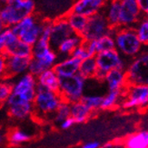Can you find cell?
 <instances>
[{
  "label": "cell",
  "mask_w": 148,
  "mask_h": 148,
  "mask_svg": "<svg viewBox=\"0 0 148 148\" xmlns=\"http://www.w3.org/2000/svg\"><path fill=\"white\" fill-rule=\"evenodd\" d=\"M63 101L58 92L37 86L33 101V117L42 122L52 121L56 109Z\"/></svg>",
  "instance_id": "6da1fadb"
},
{
  "label": "cell",
  "mask_w": 148,
  "mask_h": 148,
  "mask_svg": "<svg viewBox=\"0 0 148 148\" xmlns=\"http://www.w3.org/2000/svg\"><path fill=\"white\" fill-rule=\"evenodd\" d=\"M36 8L34 0H5L0 5V20L5 27H11L23 18L34 15Z\"/></svg>",
  "instance_id": "7a4b0ae2"
},
{
  "label": "cell",
  "mask_w": 148,
  "mask_h": 148,
  "mask_svg": "<svg viewBox=\"0 0 148 148\" xmlns=\"http://www.w3.org/2000/svg\"><path fill=\"white\" fill-rule=\"evenodd\" d=\"M113 36L115 50L128 61L144 51L145 46L138 39L134 27L114 28Z\"/></svg>",
  "instance_id": "3957f363"
},
{
  "label": "cell",
  "mask_w": 148,
  "mask_h": 148,
  "mask_svg": "<svg viewBox=\"0 0 148 148\" xmlns=\"http://www.w3.org/2000/svg\"><path fill=\"white\" fill-rule=\"evenodd\" d=\"M95 58L96 65H97V73H96L95 78L101 82L104 81L106 73L109 71L114 69L125 70L127 64L129 62L122 56L115 49L99 53L95 56Z\"/></svg>",
  "instance_id": "277c9868"
},
{
  "label": "cell",
  "mask_w": 148,
  "mask_h": 148,
  "mask_svg": "<svg viewBox=\"0 0 148 148\" xmlns=\"http://www.w3.org/2000/svg\"><path fill=\"white\" fill-rule=\"evenodd\" d=\"M86 81L80 75L59 78L58 93L64 101L69 104L78 102L85 95Z\"/></svg>",
  "instance_id": "5b68a950"
},
{
  "label": "cell",
  "mask_w": 148,
  "mask_h": 148,
  "mask_svg": "<svg viewBox=\"0 0 148 148\" xmlns=\"http://www.w3.org/2000/svg\"><path fill=\"white\" fill-rule=\"evenodd\" d=\"M128 86L148 84V54L144 50L131 59L125 68Z\"/></svg>",
  "instance_id": "8992f818"
},
{
  "label": "cell",
  "mask_w": 148,
  "mask_h": 148,
  "mask_svg": "<svg viewBox=\"0 0 148 148\" xmlns=\"http://www.w3.org/2000/svg\"><path fill=\"white\" fill-rule=\"evenodd\" d=\"M148 104V86L134 85L128 86L124 93V97L121 102L122 108L125 110H145Z\"/></svg>",
  "instance_id": "52a82bcc"
},
{
  "label": "cell",
  "mask_w": 148,
  "mask_h": 148,
  "mask_svg": "<svg viewBox=\"0 0 148 148\" xmlns=\"http://www.w3.org/2000/svg\"><path fill=\"white\" fill-rule=\"evenodd\" d=\"M114 29V28H112L109 25L104 14L100 12L88 17L86 27L81 36L85 42L94 41L106 35L113 33Z\"/></svg>",
  "instance_id": "ba28073f"
},
{
  "label": "cell",
  "mask_w": 148,
  "mask_h": 148,
  "mask_svg": "<svg viewBox=\"0 0 148 148\" xmlns=\"http://www.w3.org/2000/svg\"><path fill=\"white\" fill-rule=\"evenodd\" d=\"M37 88L36 77L29 73H25L17 77L12 83L11 94L23 101L33 103Z\"/></svg>",
  "instance_id": "9c48e42d"
},
{
  "label": "cell",
  "mask_w": 148,
  "mask_h": 148,
  "mask_svg": "<svg viewBox=\"0 0 148 148\" xmlns=\"http://www.w3.org/2000/svg\"><path fill=\"white\" fill-rule=\"evenodd\" d=\"M120 1V27H134L145 16L141 12L136 0H119ZM146 16V15H145Z\"/></svg>",
  "instance_id": "30bf717a"
},
{
  "label": "cell",
  "mask_w": 148,
  "mask_h": 148,
  "mask_svg": "<svg viewBox=\"0 0 148 148\" xmlns=\"http://www.w3.org/2000/svg\"><path fill=\"white\" fill-rule=\"evenodd\" d=\"M9 116L16 120H25L33 116V103L23 101L14 95H10L5 103Z\"/></svg>",
  "instance_id": "8fae6325"
},
{
  "label": "cell",
  "mask_w": 148,
  "mask_h": 148,
  "mask_svg": "<svg viewBox=\"0 0 148 148\" xmlns=\"http://www.w3.org/2000/svg\"><path fill=\"white\" fill-rule=\"evenodd\" d=\"M74 33L70 28L65 16L57 17L52 20V27L49 36V45L50 47L56 50L59 45L66 40L67 37L72 36Z\"/></svg>",
  "instance_id": "7c38bea8"
},
{
  "label": "cell",
  "mask_w": 148,
  "mask_h": 148,
  "mask_svg": "<svg viewBox=\"0 0 148 148\" xmlns=\"http://www.w3.org/2000/svg\"><path fill=\"white\" fill-rule=\"evenodd\" d=\"M107 0H74L70 12L90 17L104 9Z\"/></svg>",
  "instance_id": "4fadbf2b"
},
{
  "label": "cell",
  "mask_w": 148,
  "mask_h": 148,
  "mask_svg": "<svg viewBox=\"0 0 148 148\" xmlns=\"http://www.w3.org/2000/svg\"><path fill=\"white\" fill-rule=\"evenodd\" d=\"M80 63L81 61L79 59L70 56L59 59L53 69L59 78H65L78 74Z\"/></svg>",
  "instance_id": "5bb4252c"
},
{
  "label": "cell",
  "mask_w": 148,
  "mask_h": 148,
  "mask_svg": "<svg viewBox=\"0 0 148 148\" xmlns=\"http://www.w3.org/2000/svg\"><path fill=\"white\" fill-rule=\"evenodd\" d=\"M6 57V73L5 79L18 77L28 71V66L31 58L18 56H5Z\"/></svg>",
  "instance_id": "9a60e30c"
},
{
  "label": "cell",
  "mask_w": 148,
  "mask_h": 148,
  "mask_svg": "<svg viewBox=\"0 0 148 148\" xmlns=\"http://www.w3.org/2000/svg\"><path fill=\"white\" fill-rule=\"evenodd\" d=\"M107 86L108 91L117 90V91H124L128 86L125 70L114 69L106 73L104 81Z\"/></svg>",
  "instance_id": "2e32d148"
},
{
  "label": "cell",
  "mask_w": 148,
  "mask_h": 148,
  "mask_svg": "<svg viewBox=\"0 0 148 148\" xmlns=\"http://www.w3.org/2000/svg\"><path fill=\"white\" fill-rule=\"evenodd\" d=\"M83 42L84 39L79 35L73 34L72 36L67 37L66 40H64L59 45V47L56 50L57 56H58V60L70 56L74 52V50L77 47H79L81 44H83Z\"/></svg>",
  "instance_id": "e0dca14e"
},
{
  "label": "cell",
  "mask_w": 148,
  "mask_h": 148,
  "mask_svg": "<svg viewBox=\"0 0 148 148\" xmlns=\"http://www.w3.org/2000/svg\"><path fill=\"white\" fill-rule=\"evenodd\" d=\"M37 86L51 90V91L58 92L59 77L57 76L53 68L47 69L41 73L36 77Z\"/></svg>",
  "instance_id": "ac0fdd59"
},
{
  "label": "cell",
  "mask_w": 148,
  "mask_h": 148,
  "mask_svg": "<svg viewBox=\"0 0 148 148\" xmlns=\"http://www.w3.org/2000/svg\"><path fill=\"white\" fill-rule=\"evenodd\" d=\"M102 13L104 14L109 25L112 28L119 27V16H120L119 0H107Z\"/></svg>",
  "instance_id": "d6986e66"
},
{
  "label": "cell",
  "mask_w": 148,
  "mask_h": 148,
  "mask_svg": "<svg viewBox=\"0 0 148 148\" xmlns=\"http://www.w3.org/2000/svg\"><path fill=\"white\" fill-rule=\"evenodd\" d=\"M70 105V117L74 120L75 124L85 123L94 114L81 100Z\"/></svg>",
  "instance_id": "ffe728a7"
},
{
  "label": "cell",
  "mask_w": 148,
  "mask_h": 148,
  "mask_svg": "<svg viewBox=\"0 0 148 148\" xmlns=\"http://www.w3.org/2000/svg\"><path fill=\"white\" fill-rule=\"evenodd\" d=\"M5 56H18L25 58H32V47L22 42L20 39L8 47L3 52Z\"/></svg>",
  "instance_id": "44dd1931"
},
{
  "label": "cell",
  "mask_w": 148,
  "mask_h": 148,
  "mask_svg": "<svg viewBox=\"0 0 148 148\" xmlns=\"http://www.w3.org/2000/svg\"><path fill=\"white\" fill-rule=\"evenodd\" d=\"M125 148H147L148 146V132L146 130H139L127 136L123 139Z\"/></svg>",
  "instance_id": "7402d4cb"
},
{
  "label": "cell",
  "mask_w": 148,
  "mask_h": 148,
  "mask_svg": "<svg viewBox=\"0 0 148 148\" xmlns=\"http://www.w3.org/2000/svg\"><path fill=\"white\" fill-rule=\"evenodd\" d=\"M64 16H65L70 28L73 31V33L82 36L83 32L85 31V28L86 27L88 18L82 15L76 14V13L70 12V11H68Z\"/></svg>",
  "instance_id": "603a6c76"
},
{
  "label": "cell",
  "mask_w": 148,
  "mask_h": 148,
  "mask_svg": "<svg viewBox=\"0 0 148 148\" xmlns=\"http://www.w3.org/2000/svg\"><path fill=\"white\" fill-rule=\"evenodd\" d=\"M32 138V133L23 128H14L6 136V141L11 146H19L29 142Z\"/></svg>",
  "instance_id": "cb8c5ba5"
},
{
  "label": "cell",
  "mask_w": 148,
  "mask_h": 148,
  "mask_svg": "<svg viewBox=\"0 0 148 148\" xmlns=\"http://www.w3.org/2000/svg\"><path fill=\"white\" fill-rule=\"evenodd\" d=\"M124 91H117V90H112L108 91L106 95H103L101 110H111L121 105V102L124 97Z\"/></svg>",
  "instance_id": "d4e9b609"
},
{
  "label": "cell",
  "mask_w": 148,
  "mask_h": 148,
  "mask_svg": "<svg viewBox=\"0 0 148 148\" xmlns=\"http://www.w3.org/2000/svg\"><path fill=\"white\" fill-rule=\"evenodd\" d=\"M44 21L45 19L44 18H40L37 20V22L31 27L27 31H25V33L19 37L22 42L25 43L29 45V46H34L36 44V42L39 39V37L41 36V32L43 29V25H44Z\"/></svg>",
  "instance_id": "484cf974"
},
{
  "label": "cell",
  "mask_w": 148,
  "mask_h": 148,
  "mask_svg": "<svg viewBox=\"0 0 148 148\" xmlns=\"http://www.w3.org/2000/svg\"><path fill=\"white\" fill-rule=\"evenodd\" d=\"M97 73V65H96L95 56L88 57V58L81 61L78 75L84 77L86 80L95 79Z\"/></svg>",
  "instance_id": "4316f807"
},
{
  "label": "cell",
  "mask_w": 148,
  "mask_h": 148,
  "mask_svg": "<svg viewBox=\"0 0 148 148\" xmlns=\"http://www.w3.org/2000/svg\"><path fill=\"white\" fill-rule=\"evenodd\" d=\"M33 58H36L39 62L44 70L46 71L47 69L54 68L55 65L58 61V56H57L56 50L52 48H48L47 50L44 51L43 53L33 57Z\"/></svg>",
  "instance_id": "83f0119b"
},
{
  "label": "cell",
  "mask_w": 148,
  "mask_h": 148,
  "mask_svg": "<svg viewBox=\"0 0 148 148\" xmlns=\"http://www.w3.org/2000/svg\"><path fill=\"white\" fill-rule=\"evenodd\" d=\"M38 19H39V16L37 15L36 14L31 15V16H28L27 17L23 18L21 21H19L18 23L13 25V27H11L10 28L13 33L19 38L25 31H27L31 27H33L37 22Z\"/></svg>",
  "instance_id": "f1b7e54d"
},
{
  "label": "cell",
  "mask_w": 148,
  "mask_h": 148,
  "mask_svg": "<svg viewBox=\"0 0 148 148\" xmlns=\"http://www.w3.org/2000/svg\"><path fill=\"white\" fill-rule=\"evenodd\" d=\"M113 33H114V32H113ZM113 33L106 35L104 36L98 38V39L94 40L96 55L99 54V53L106 52V51H110V50L115 49Z\"/></svg>",
  "instance_id": "f546056e"
},
{
  "label": "cell",
  "mask_w": 148,
  "mask_h": 148,
  "mask_svg": "<svg viewBox=\"0 0 148 148\" xmlns=\"http://www.w3.org/2000/svg\"><path fill=\"white\" fill-rule=\"evenodd\" d=\"M134 29L143 46H146L148 44V19L145 15L136 23Z\"/></svg>",
  "instance_id": "4dcf8cb0"
},
{
  "label": "cell",
  "mask_w": 148,
  "mask_h": 148,
  "mask_svg": "<svg viewBox=\"0 0 148 148\" xmlns=\"http://www.w3.org/2000/svg\"><path fill=\"white\" fill-rule=\"evenodd\" d=\"M103 95L97 94H89L84 95L81 101L85 104L93 113L100 110L101 104H102Z\"/></svg>",
  "instance_id": "1f68e13d"
},
{
  "label": "cell",
  "mask_w": 148,
  "mask_h": 148,
  "mask_svg": "<svg viewBox=\"0 0 148 148\" xmlns=\"http://www.w3.org/2000/svg\"><path fill=\"white\" fill-rule=\"evenodd\" d=\"M70 106L71 105L66 101H63L61 103L58 108L56 109V111L52 119V121L56 125H58L62 121L70 117Z\"/></svg>",
  "instance_id": "d6a6232c"
},
{
  "label": "cell",
  "mask_w": 148,
  "mask_h": 148,
  "mask_svg": "<svg viewBox=\"0 0 148 148\" xmlns=\"http://www.w3.org/2000/svg\"><path fill=\"white\" fill-rule=\"evenodd\" d=\"M12 92V83L8 81V79L0 80V102L2 105H5V103L9 97Z\"/></svg>",
  "instance_id": "836d02e7"
},
{
  "label": "cell",
  "mask_w": 148,
  "mask_h": 148,
  "mask_svg": "<svg viewBox=\"0 0 148 148\" xmlns=\"http://www.w3.org/2000/svg\"><path fill=\"white\" fill-rule=\"evenodd\" d=\"M72 56L75 57V58L79 59L80 61H83L88 57H91L89 55V52L87 50V47H86V42L84 41L83 44H81L79 47H77L75 50L74 52L72 53L71 55Z\"/></svg>",
  "instance_id": "e575fe53"
},
{
  "label": "cell",
  "mask_w": 148,
  "mask_h": 148,
  "mask_svg": "<svg viewBox=\"0 0 148 148\" xmlns=\"http://www.w3.org/2000/svg\"><path fill=\"white\" fill-rule=\"evenodd\" d=\"M99 148H125V147L123 143V139H117L102 145L99 146Z\"/></svg>",
  "instance_id": "d590c367"
},
{
  "label": "cell",
  "mask_w": 148,
  "mask_h": 148,
  "mask_svg": "<svg viewBox=\"0 0 148 148\" xmlns=\"http://www.w3.org/2000/svg\"><path fill=\"white\" fill-rule=\"evenodd\" d=\"M5 73H6V57L0 54V80L5 79Z\"/></svg>",
  "instance_id": "8d00e7d4"
},
{
  "label": "cell",
  "mask_w": 148,
  "mask_h": 148,
  "mask_svg": "<svg viewBox=\"0 0 148 148\" xmlns=\"http://www.w3.org/2000/svg\"><path fill=\"white\" fill-rule=\"evenodd\" d=\"M74 125H75L74 120L71 117H69L67 119H65L64 121H62L58 125V126L63 130H66V129H69V128H71Z\"/></svg>",
  "instance_id": "74e56055"
},
{
  "label": "cell",
  "mask_w": 148,
  "mask_h": 148,
  "mask_svg": "<svg viewBox=\"0 0 148 148\" xmlns=\"http://www.w3.org/2000/svg\"><path fill=\"white\" fill-rule=\"evenodd\" d=\"M136 3L138 4V6L141 10V12L144 15H147L148 12V0H136Z\"/></svg>",
  "instance_id": "f35d334b"
},
{
  "label": "cell",
  "mask_w": 148,
  "mask_h": 148,
  "mask_svg": "<svg viewBox=\"0 0 148 148\" xmlns=\"http://www.w3.org/2000/svg\"><path fill=\"white\" fill-rule=\"evenodd\" d=\"M99 146H100V144L98 142H95V141H94V142H89V143L85 144L84 145H82L80 148H99Z\"/></svg>",
  "instance_id": "ab89813d"
},
{
  "label": "cell",
  "mask_w": 148,
  "mask_h": 148,
  "mask_svg": "<svg viewBox=\"0 0 148 148\" xmlns=\"http://www.w3.org/2000/svg\"><path fill=\"white\" fill-rule=\"evenodd\" d=\"M5 139H6V136H5L3 133L0 132V145H2L5 141Z\"/></svg>",
  "instance_id": "60d3db41"
},
{
  "label": "cell",
  "mask_w": 148,
  "mask_h": 148,
  "mask_svg": "<svg viewBox=\"0 0 148 148\" xmlns=\"http://www.w3.org/2000/svg\"><path fill=\"white\" fill-rule=\"evenodd\" d=\"M5 28V27L4 25V24L2 23V21L0 20V33H1V32H2Z\"/></svg>",
  "instance_id": "b9f144b4"
},
{
  "label": "cell",
  "mask_w": 148,
  "mask_h": 148,
  "mask_svg": "<svg viewBox=\"0 0 148 148\" xmlns=\"http://www.w3.org/2000/svg\"><path fill=\"white\" fill-rule=\"evenodd\" d=\"M5 2V0H0V5H2Z\"/></svg>",
  "instance_id": "7bdbcfd3"
},
{
  "label": "cell",
  "mask_w": 148,
  "mask_h": 148,
  "mask_svg": "<svg viewBox=\"0 0 148 148\" xmlns=\"http://www.w3.org/2000/svg\"><path fill=\"white\" fill-rule=\"evenodd\" d=\"M3 106V105H2V103H1V102H0V106Z\"/></svg>",
  "instance_id": "ee69618b"
}]
</instances>
